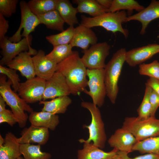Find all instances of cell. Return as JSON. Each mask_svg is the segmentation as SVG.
<instances>
[{
  "label": "cell",
  "instance_id": "obj_1",
  "mask_svg": "<svg viewBox=\"0 0 159 159\" xmlns=\"http://www.w3.org/2000/svg\"><path fill=\"white\" fill-rule=\"evenodd\" d=\"M86 68L79 52L73 51L68 57L57 64L56 72L61 73L64 76L71 94L79 95L88 86Z\"/></svg>",
  "mask_w": 159,
  "mask_h": 159
},
{
  "label": "cell",
  "instance_id": "obj_2",
  "mask_svg": "<svg viewBox=\"0 0 159 159\" xmlns=\"http://www.w3.org/2000/svg\"><path fill=\"white\" fill-rule=\"evenodd\" d=\"M12 83L6 76L0 75V95L3 98L6 104L11 108L19 127H24L29 118L25 112L30 113L33 111V108L11 88Z\"/></svg>",
  "mask_w": 159,
  "mask_h": 159
},
{
  "label": "cell",
  "instance_id": "obj_3",
  "mask_svg": "<svg viewBox=\"0 0 159 159\" xmlns=\"http://www.w3.org/2000/svg\"><path fill=\"white\" fill-rule=\"evenodd\" d=\"M126 52L125 48L118 49L104 68L107 96L113 104L115 103L117 96L118 82L123 64L125 62Z\"/></svg>",
  "mask_w": 159,
  "mask_h": 159
},
{
  "label": "cell",
  "instance_id": "obj_4",
  "mask_svg": "<svg viewBox=\"0 0 159 159\" xmlns=\"http://www.w3.org/2000/svg\"><path fill=\"white\" fill-rule=\"evenodd\" d=\"M127 16L125 10L108 12L95 17H88L82 15L81 24L90 28L100 26L113 33L119 32L126 38L128 36V31L123 28L122 24L126 22Z\"/></svg>",
  "mask_w": 159,
  "mask_h": 159
},
{
  "label": "cell",
  "instance_id": "obj_5",
  "mask_svg": "<svg viewBox=\"0 0 159 159\" xmlns=\"http://www.w3.org/2000/svg\"><path fill=\"white\" fill-rule=\"evenodd\" d=\"M122 127L130 132L137 141L159 136V119L155 117L146 118L127 117Z\"/></svg>",
  "mask_w": 159,
  "mask_h": 159
},
{
  "label": "cell",
  "instance_id": "obj_6",
  "mask_svg": "<svg viewBox=\"0 0 159 159\" xmlns=\"http://www.w3.org/2000/svg\"><path fill=\"white\" fill-rule=\"evenodd\" d=\"M81 106L87 109L90 112L91 117V122L89 125H84L89 131V137L86 140L81 139L79 141L93 144L100 148H104L107 138L104 127V124L102 119L100 111L98 107L93 103L83 101Z\"/></svg>",
  "mask_w": 159,
  "mask_h": 159
},
{
  "label": "cell",
  "instance_id": "obj_7",
  "mask_svg": "<svg viewBox=\"0 0 159 159\" xmlns=\"http://www.w3.org/2000/svg\"><path fill=\"white\" fill-rule=\"evenodd\" d=\"M87 76L89 79L87 85L89 90L85 89L83 92L91 97L95 105L101 107L107 95L104 69H87Z\"/></svg>",
  "mask_w": 159,
  "mask_h": 159
},
{
  "label": "cell",
  "instance_id": "obj_8",
  "mask_svg": "<svg viewBox=\"0 0 159 159\" xmlns=\"http://www.w3.org/2000/svg\"><path fill=\"white\" fill-rule=\"evenodd\" d=\"M21 19L20 26L16 32L9 40L13 43H17L21 40V37L27 38L30 33L34 31L40 22L38 17L31 11L27 3L21 1L19 3Z\"/></svg>",
  "mask_w": 159,
  "mask_h": 159
},
{
  "label": "cell",
  "instance_id": "obj_9",
  "mask_svg": "<svg viewBox=\"0 0 159 159\" xmlns=\"http://www.w3.org/2000/svg\"><path fill=\"white\" fill-rule=\"evenodd\" d=\"M110 46L106 42L97 43L83 51L81 59L87 69H104L105 60L110 54Z\"/></svg>",
  "mask_w": 159,
  "mask_h": 159
},
{
  "label": "cell",
  "instance_id": "obj_10",
  "mask_svg": "<svg viewBox=\"0 0 159 159\" xmlns=\"http://www.w3.org/2000/svg\"><path fill=\"white\" fill-rule=\"evenodd\" d=\"M32 40V36L30 35L27 38L24 37L19 42L13 43L7 36H5L0 40L1 54L2 56L0 60V65H7L22 52L33 50L31 46Z\"/></svg>",
  "mask_w": 159,
  "mask_h": 159
},
{
  "label": "cell",
  "instance_id": "obj_11",
  "mask_svg": "<svg viewBox=\"0 0 159 159\" xmlns=\"http://www.w3.org/2000/svg\"><path fill=\"white\" fill-rule=\"evenodd\" d=\"M46 80L39 77L27 80L20 83L18 90L19 96L27 103L42 100Z\"/></svg>",
  "mask_w": 159,
  "mask_h": 159
},
{
  "label": "cell",
  "instance_id": "obj_12",
  "mask_svg": "<svg viewBox=\"0 0 159 159\" xmlns=\"http://www.w3.org/2000/svg\"><path fill=\"white\" fill-rule=\"evenodd\" d=\"M70 94L71 91L65 77L61 73L56 72L51 77L46 81L42 100L68 96Z\"/></svg>",
  "mask_w": 159,
  "mask_h": 159
},
{
  "label": "cell",
  "instance_id": "obj_13",
  "mask_svg": "<svg viewBox=\"0 0 159 159\" xmlns=\"http://www.w3.org/2000/svg\"><path fill=\"white\" fill-rule=\"evenodd\" d=\"M37 52L35 49L22 52L7 65L9 68L19 71L27 80L34 78L36 75L31 55H35Z\"/></svg>",
  "mask_w": 159,
  "mask_h": 159
},
{
  "label": "cell",
  "instance_id": "obj_14",
  "mask_svg": "<svg viewBox=\"0 0 159 159\" xmlns=\"http://www.w3.org/2000/svg\"><path fill=\"white\" fill-rule=\"evenodd\" d=\"M159 53V44H151L133 48L127 51L125 62L130 66L134 67L143 63Z\"/></svg>",
  "mask_w": 159,
  "mask_h": 159
},
{
  "label": "cell",
  "instance_id": "obj_15",
  "mask_svg": "<svg viewBox=\"0 0 159 159\" xmlns=\"http://www.w3.org/2000/svg\"><path fill=\"white\" fill-rule=\"evenodd\" d=\"M137 142L135 137L130 132L122 127L117 129L108 141L111 147L119 151L128 153L133 151V146Z\"/></svg>",
  "mask_w": 159,
  "mask_h": 159
},
{
  "label": "cell",
  "instance_id": "obj_16",
  "mask_svg": "<svg viewBox=\"0 0 159 159\" xmlns=\"http://www.w3.org/2000/svg\"><path fill=\"white\" fill-rule=\"evenodd\" d=\"M32 59L37 77L46 81L56 72L57 64L47 57L42 50H39Z\"/></svg>",
  "mask_w": 159,
  "mask_h": 159
},
{
  "label": "cell",
  "instance_id": "obj_17",
  "mask_svg": "<svg viewBox=\"0 0 159 159\" xmlns=\"http://www.w3.org/2000/svg\"><path fill=\"white\" fill-rule=\"evenodd\" d=\"M97 40L96 34L90 28L80 24L74 28L70 44L72 47H80L84 51L88 49L90 45L97 43Z\"/></svg>",
  "mask_w": 159,
  "mask_h": 159
},
{
  "label": "cell",
  "instance_id": "obj_18",
  "mask_svg": "<svg viewBox=\"0 0 159 159\" xmlns=\"http://www.w3.org/2000/svg\"><path fill=\"white\" fill-rule=\"evenodd\" d=\"M159 18V1L152 0L149 5L141 11L127 16L126 22L136 20L140 22L142 28L140 34L144 35L149 24L152 21Z\"/></svg>",
  "mask_w": 159,
  "mask_h": 159
},
{
  "label": "cell",
  "instance_id": "obj_19",
  "mask_svg": "<svg viewBox=\"0 0 159 159\" xmlns=\"http://www.w3.org/2000/svg\"><path fill=\"white\" fill-rule=\"evenodd\" d=\"M49 130L31 125L22 130L21 137L17 138L18 141L20 144L36 143L40 145H44L49 139Z\"/></svg>",
  "mask_w": 159,
  "mask_h": 159
},
{
  "label": "cell",
  "instance_id": "obj_20",
  "mask_svg": "<svg viewBox=\"0 0 159 159\" xmlns=\"http://www.w3.org/2000/svg\"><path fill=\"white\" fill-rule=\"evenodd\" d=\"M83 143V148L78 150L77 159H111L117 153L118 151L115 148L109 152H105L94 145L92 142L90 143L79 141Z\"/></svg>",
  "mask_w": 159,
  "mask_h": 159
},
{
  "label": "cell",
  "instance_id": "obj_21",
  "mask_svg": "<svg viewBox=\"0 0 159 159\" xmlns=\"http://www.w3.org/2000/svg\"><path fill=\"white\" fill-rule=\"evenodd\" d=\"M28 119L31 125L52 130H54L59 123L57 115L42 111H33L30 113Z\"/></svg>",
  "mask_w": 159,
  "mask_h": 159
},
{
  "label": "cell",
  "instance_id": "obj_22",
  "mask_svg": "<svg viewBox=\"0 0 159 159\" xmlns=\"http://www.w3.org/2000/svg\"><path fill=\"white\" fill-rule=\"evenodd\" d=\"M4 138V143L0 145V159H17L21 156L20 144L14 135L8 132Z\"/></svg>",
  "mask_w": 159,
  "mask_h": 159
},
{
  "label": "cell",
  "instance_id": "obj_23",
  "mask_svg": "<svg viewBox=\"0 0 159 159\" xmlns=\"http://www.w3.org/2000/svg\"><path fill=\"white\" fill-rule=\"evenodd\" d=\"M72 102V100L68 96H64L49 101L42 100L39 104L43 105L42 111L57 114L65 113Z\"/></svg>",
  "mask_w": 159,
  "mask_h": 159
},
{
  "label": "cell",
  "instance_id": "obj_24",
  "mask_svg": "<svg viewBox=\"0 0 159 159\" xmlns=\"http://www.w3.org/2000/svg\"><path fill=\"white\" fill-rule=\"evenodd\" d=\"M56 9L59 13L65 23L70 26L78 23L76 15L77 8L74 7L68 0H56Z\"/></svg>",
  "mask_w": 159,
  "mask_h": 159
},
{
  "label": "cell",
  "instance_id": "obj_25",
  "mask_svg": "<svg viewBox=\"0 0 159 159\" xmlns=\"http://www.w3.org/2000/svg\"><path fill=\"white\" fill-rule=\"evenodd\" d=\"M74 3L77 5V7L78 13L89 14L92 17H95L109 12L102 7L96 0H75Z\"/></svg>",
  "mask_w": 159,
  "mask_h": 159
},
{
  "label": "cell",
  "instance_id": "obj_26",
  "mask_svg": "<svg viewBox=\"0 0 159 159\" xmlns=\"http://www.w3.org/2000/svg\"><path fill=\"white\" fill-rule=\"evenodd\" d=\"M37 16L40 24H44L48 28L61 32L64 30L65 22L56 9Z\"/></svg>",
  "mask_w": 159,
  "mask_h": 159
},
{
  "label": "cell",
  "instance_id": "obj_27",
  "mask_svg": "<svg viewBox=\"0 0 159 159\" xmlns=\"http://www.w3.org/2000/svg\"><path fill=\"white\" fill-rule=\"evenodd\" d=\"M20 151L24 159H50L52 157L50 153L42 152L39 144H20Z\"/></svg>",
  "mask_w": 159,
  "mask_h": 159
},
{
  "label": "cell",
  "instance_id": "obj_28",
  "mask_svg": "<svg viewBox=\"0 0 159 159\" xmlns=\"http://www.w3.org/2000/svg\"><path fill=\"white\" fill-rule=\"evenodd\" d=\"M132 150L142 154L151 153L159 156V136L137 141L133 146Z\"/></svg>",
  "mask_w": 159,
  "mask_h": 159
},
{
  "label": "cell",
  "instance_id": "obj_29",
  "mask_svg": "<svg viewBox=\"0 0 159 159\" xmlns=\"http://www.w3.org/2000/svg\"><path fill=\"white\" fill-rule=\"evenodd\" d=\"M56 0H31L27 3L32 12L37 16L56 10Z\"/></svg>",
  "mask_w": 159,
  "mask_h": 159
},
{
  "label": "cell",
  "instance_id": "obj_30",
  "mask_svg": "<svg viewBox=\"0 0 159 159\" xmlns=\"http://www.w3.org/2000/svg\"><path fill=\"white\" fill-rule=\"evenodd\" d=\"M74 28V26H69L59 33L46 36V39L53 47L69 44L73 37Z\"/></svg>",
  "mask_w": 159,
  "mask_h": 159
},
{
  "label": "cell",
  "instance_id": "obj_31",
  "mask_svg": "<svg viewBox=\"0 0 159 159\" xmlns=\"http://www.w3.org/2000/svg\"><path fill=\"white\" fill-rule=\"evenodd\" d=\"M144 8L143 6L134 0H113L109 12H115L126 10L130 11L135 10L138 12Z\"/></svg>",
  "mask_w": 159,
  "mask_h": 159
},
{
  "label": "cell",
  "instance_id": "obj_32",
  "mask_svg": "<svg viewBox=\"0 0 159 159\" xmlns=\"http://www.w3.org/2000/svg\"><path fill=\"white\" fill-rule=\"evenodd\" d=\"M72 47L69 44L53 47L52 50L46 55L49 59L57 64L68 57L72 52Z\"/></svg>",
  "mask_w": 159,
  "mask_h": 159
},
{
  "label": "cell",
  "instance_id": "obj_33",
  "mask_svg": "<svg viewBox=\"0 0 159 159\" xmlns=\"http://www.w3.org/2000/svg\"><path fill=\"white\" fill-rule=\"evenodd\" d=\"M145 94L142 101L137 110L138 117L146 118L151 116V105L150 96L152 89L146 83Z\"/></svg>",
  "mask_w": 159,
  "mask_h": 159
},
{
  "label": "cell",
  "instance_id": "obj_34",
  "mask_svg": "<svg viewBox=\"0 0 159 159\" xmlns=\"http://www.w3.org/2000/svg\"><path fill=\"white\" fill-rule=\"evenodd\" d=\"M138 71L141 75L159 80V62L155 60L150 63H142L139 65Z\"/></svg>",
  "mask_w": 159,
  "mask_h": 159
},
{
  "label": "cell",
  "instance_id": "obj_35",
  "mask_svg": "<svg viewBox=\"0 0 159 159\" xmlns=\"http://www.w3.org/2000/svg\"><path fill=\"white\" fill-rule=\"evenodd\" d=\"M16 71L0 65V74L5 75L9 78L11 82L12 87L16 92L18 91L20 84V80L19 75L16 73Z\"/></svg>",
  "mask_w": 159,
  "mask_h": 159
},
{
  "label": "cell",
  "instance_id": "obj_36",
  "mask_svg": "<svg viewBox=\"0 0 159 159\" xmlns=\"http://www.w3.org/2000/svg\"><path fill=\"white\" fill-rule=\"evenodd\" d=\"M18 0H0V14L9 17L16 11Z\"/></svg>",
  "mask_w": 159,
  "mask_h": 159
},
{
  "label": "cell",
  "instance_id": "obj_37",
  "mask_svg": "<svg viewBox=\"0 0 159 159\" xmlns=\"http://www.w3.org/2000/svg\"><path fill=\"white\" fill-rule=\"evenodd\" d=\"M4 122L7 123L11 126L17 123L11 110L6 108L0 111V123Z\"/></svg>",
  "mask_w": 159,
  "mask_h": 159
},
{
  "label": "cell",
  "instance_id": "obj_38",
  "mask_svg": "<svg viewBox=\"0 0 159 159\" xmlns=\"http://www.w3.org/2000/svg\"><path fill=\"white\" fill-rule=\"evenodd\" d=\"M151 105V116L155 117L156 111L159 107V95L152 89L150 96Z\"/></svg>",
  "mask_w": 159,
  "mask_h": 159
},
{
  "label": "cell",
  "instance_id": "obj_39",
  "mask_svg": "<svg viewBox=\"0 0 159 159\" xmlns=\"http://www.w3.org/2000/svg\"><path fill=\"white\" fill-rule=\"evenodd\" d=\"M117 154L123 159H159V156L151 153H147L134 158L130 157L128 153L126 152L118 151Z\"/></svg>",
  "mask_w": 159,
  "mask_h": 159
},
{
  "label": "cell",
  "instance_id": "obj_40",
  "mask_svg": "<svg viewBox=\"0 0 159 159\" xmlns=\"http://www.w3.org/2000/svg\"><path fill=\"white\" fill-rule=\"evenodd\" d=\"M9 27V21L0 14V40L5 36Z\"/></svg>",
  "mask_w": 159,
  "mask_h": 159
},
{
  "label": "cell",
  "instance_id": "obj_41",
  "mask_svg": "<svg viewBox=\"0 0 159 159\" xmlns=\"http://www.w3.org/2000/svg\"><path fill=\"white\" fill-rule=\"evenodd\" d=\"M146 83L159 95V80L150 77L147 80Z\"/></svg>",
  "mask_w": 159,
  "mask_h": 159
},
{
  "label": "cell",
  "instance_id": "obj_42",
  "mask_svg": "<svg viewBox=\"0 0 159 159\" xmlns=\"http://www.w3.org/2000/svg\"><path fill=\"white\" fill-rule=\"evenodd\" d=\"M102 7L109 11L112 2V0H96Z\"/></svg>",
  "mask_w": 159,
  "mask_h": 159
},
{
  "label": "cell",
  "instance_id": "obj_43",
  "mask_svg": "<svg viewBox=\"0 0 159 159\" xmlns=\"http://www.w3.org/2000/svg\"><path fill=\"white\" fill-rule=\"evenodd\" d=\"M111 159H123L117 153V154L116 155H115V156H114L113 158H112Z\"/></svg>",
  "mask_w": 159,
  "mask_h": 159
},
{
  "label": "cell",
  "instance_id": "obj_44",
  "mask_svg": "<svg viewBox=\"0 0 159 159\" xmlns=\"http://www.w3.org/2000/svg\"><path fill=\"white\" fill-rule=\"evenodd\" d=\"M4 138L1 135H0V145H2L4 143Z\"/></svg>",
  "mask_w": 159,
  "mask_h": 159
},
{
  "label": "cell",
  "instance_id": "obj_45",
  "mask_svg": "<svg viewBox=\"0 0 159 159\" xmlns=\"http://www.w3.org/2000/svg\"><path fill=\"white\" fill-rule=\"evenodd\" d=\"M17 159H24L23 157H22L21 156L19 157Z\"/></svg>",
  "mask_w": 159,
  "mask_h": 159
}]
</instances>
